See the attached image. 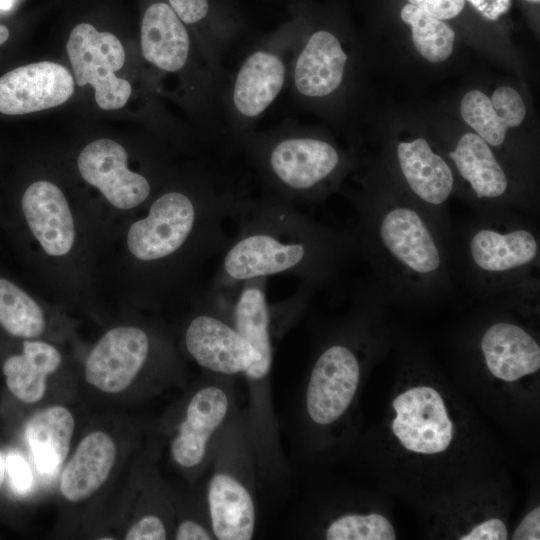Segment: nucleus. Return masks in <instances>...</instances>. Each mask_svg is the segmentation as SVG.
<instances>
[{
  "instance_id": "c9c22d12",
  "label": "nucleus",
  "mask_w": 540,
  "mask_h": 540,
  "mask_svg": "<svg viewBox=\"0 0 540 540\" xmlns=\"http://www.w3.org/2000/svg\"><path fill=\"white\" fill-rule=\"evenodd\" d=\"M5 467L9 472L14 487L20 492H26L32 484V474L25 459L17 454L10 453L6 457Z\"/></svg>"
},
{
  "instance_id": "5701e85b",
  "label": "nucleus",
  "mask_w": 540,
  "mask_h": 540,
  "mask_svg": "<svg viewBox=\"0 0 540 540\" xmlns=\"http://www.w3.org/2000/svg\"><path fill=\"white\" fill-rule=\"evenodd\" d=\"M21 207L27 225L43 251L52 257L67 255L75 242V222L68 201L54 183L40 180L25 190Z\"/></svg>"
},
{
  "instance_id": "79ce46f5",
  "label": "nucleus",
  "mask_w": 540,
  "mask_h": 540,
  "mask_svg": "<svg viewBox=\"0 0 540 540\" xmlns=\"http://www.w3.org/2000/svg\"><path fill=\"white\" fill-rule=\"evenodd\" d=\"M529 1L538 2L539 0H529Z\"/></svg>"
},
{
  "instance_id": "7c9ffc66",
  "label": "nucleus",
  "mask_w": 540,
  "mask_h": 540,
  "mask_svg": "<svg viewBox=\"0 0 540 540\" xmlns=\"http://www.w3.org/2000/svg\"><path fill=\"white\" fill-rule=\"evenodd\" d=\"M460 112L463 120L491 147H500L505 142L508 129L485 93L478 90L467 92L461 101Z\"/></svg>"
},
{
  "instance_id": "ddd939ff",
  "label": "nucleus",
  "mask_w": 540,
  "mask_h": 540,
  "mask_svg": "<svg viewBox=\"0 0 540 540\" xmlns=\"http://www.w3.org/2000/svg\"><path fill=\"white\" fill-rule=\"evenodd\" d=\"M475 352L482 372L501 389L525 388L539 378V341L532 329L508 313L483 324L475 337Z\"/></svg>"
},
{
  "instance_id": "f704fd0d",
  "label": "nucleus",
  "mask_w": 540,
  "mask_h": 540,
  "mask_svg": "<svg viewBox=\"0 0 540 540\" xmlns=\"http://www.w3.org/2000/svg\"><path fill=\"white\" fill-rule=\"evenodd\" d=\"M410 4L441 19L458 16L465 6V0H408Z\"/></svg>"
},
{
  "instance_id": "a211bd4d",
  "label": "nucleus",
  "mask_w": 540,
  "mask_h": 540,
  "mask_svg": "<svg viewBox=\"0 0 540 540\" xmlns=\"http://www.w3.org/2000/svg\"><path fill=\"white\" fill-rule=\"evenodd\" d=\"M77 166L83 180L97 188L115 208H136L152 194L150 179L128 168L127 152L114 140L98 139L86 145Z\"/></svg>"
},
{
  "instance_id": "393cba45",
  "label": "nucleus",
  "mask_w": 540,
  "mask_h": 540,
  "mask_svg": "<svg viewBox=\"0 0 540 540\" xmlns=\"http://www.w3.org/2000/svg\"><path fill=\"white\" fill-rule=\"evenodd\" d=\"M116 456L117 445L110 434L102 430L86 434L61 470V495L70 503L92 497L107 481Z\"/></svg>"
},
{
  "instance_id": "a19ab883",
  "label": "nucleus",
  "mask_w": 540,
  "mask_h": 540,
  "mask_svg": "<svg viewBox=\"0 0 540 540\" xmlns=\"http://www.w3.org/2000/svg\"><path fill=\"white\" fill-rule=\"evenodd\" d=\"M13 0H0V9L9 10L12 6Z\"/></svg>"
},
{
  "instance_id": "2eb2a0df",
  "label": "nucleus",
  "mask_w": 540,
  "mask_h": 540,
  "mask_svg": "<svg viewBox=\"0 0 540 540\" xmlns=\"http://www.w3.org/2000/svg\"><path fill=\"white\" fill-rule=\"evenodd\" d=\"M153 333L136 325L108 330L88 354L85 380L96 390L118 394L127 390L152 364L155 356L169 353Z\"/></svg>"
},
{
  "instance_id": "412c9836",
  "label": "nucleus",
  "mask_w": 540,
  "mask_h": 540,
  "mask_svg": "<svg viewBox=\"0 0 540 540\" xmlns=\"http://www.w3.org/2000/svg\"><path fill=\"white\" fill-rule=\"evenodd\" d=\"M75 80L64 66L41 61L0 77V113L22 115L56 107L74 93Z\"/></svg>"
},
{
  "instance_id": "9d476101",
  "label": "nucleus",
  "mask_w": 540,
  "mask_h": 540,
  "mask_svg": "<svg viewBox=\"0 0 540 540\" xmlns=\"http://www.w3.org/2000/svg\"><path fill=\"white\" fill-rule=\"evenodd\" d=\"M240 412L235 377L204 372L187 393L171 422L168 450L190 482L207 472L221 436Z\"/></svg>"
},
{
  "instance_id": "9b49d317",
  "label": "nucleus",
  "mask_w": 540,
  "mask_h": 540,
  "mask_svg": "<svg viewBox=\"0 0 540 540\" xmlns=\"http://www.w3.org/2000/svg\"><path fill=\"white\" fill-rule=\"evenodd\" d=\"M140 45L148 63L166 74L181 76L186 73L221 112V98L228 75L210 64L192 32L166 0L154 1L145 9Z\"/></svg>"
},
{
  "instance_id": "6ab92c4d",
  "label": "nucleus",
  "mask_w": 540,
  "mask_h": 540,
  "mask_svg": "<svg viewBox=\"0 0 540 540\" xmlns=\"http://www.w3.org/2000/svg\"><path fill=\"white\" fill-rule=\"evenodd\" d=\"M396 158L413 201L452 233L445 206L454 191L455 177L448 162L424 138L399 142Z\"/></svg>"
},
{
  "instance_id": "dca6fc26",
  "label": "nucleus",
  "mask_w": 540,
  "mask_h": 540,
  "mask_svg": "<svg viewBox=\"0 0 540 540\" xmlns=\"http://www.w3.org/2000/svg\"><path fill=\"white\" fill-rule=\"evenodd\" d=\"M66 49L76 84H90L101 109L115 110L127 103L132 87L129 81L115 74L124 65L125 50L114 34L81 23L71 31Z\"/></svg>"
},
{
  "instance_id": "39448f33",
  "label": "nucleus",
  "mask_w": 540,
  "mask_h": 540,
  "mask_svg": "<svg viewBox=\"0 0 540 540\" xmlns=\"http://www.w3.org/2000/svg\"><path fill=\"white\" fill-rule=\"evenodd\" d=\"M356 296L349 317L318 341L302 385L298 435L307 458L319 456L341 439L380 344L378 318L384 298L376 288Z\"/></svg>"
},
{
  "instance_id": "a878e982",
  "label": "nucleus",
  "mask_w": 540,
  "mask_h": 540,
  "mask_svg": "<svg viewBox=\"0 0 540 540\" xmlns=\"http://www.w3.org/2000/svg\"><path fill=\"white\" fill-rule=\"evenodd\" d=\"M61 362V353L52 344L26 339L20 354L5 359L2 371L11 394L23 403L33 404L44 397L48 379Z\"/></svg>"
},
{
  "instance_id": "4c0bfd02",
  "label": "nucleus",
  "mask_w": 540,
  "mask_h": 540,
  "mask_svg": "<svg viewBox=\"0 0 540 540\" xmlns=\"http://www.w3.org/2000/svg\"><path fill=\"white\" fill-rule=\"evenodd\" d=\"M486 20L496 21L506 14L512 5V0H467Z\"/></svg>"
},
{
  "instance_id": "4be33fe9",
  "label": "nucleus",
  "mask_w": 540,
  "mask_h": 540,
  "mask_svg": "<svg viewBox=\"0 0 540 540\" xmlns=\"http://www.w3.org/2000/svg\"><path fill=\"white\" fill-rule=\"evenodd\" d=\"M192 32L210 64L228 75L223 58L244 29L233 0H166Z\"/></svg>"
},
{
  "instance_id": "7ed1b4c3",
  "label": "nucleus",
  "mask_w": 540,
  "mask_h": 540,
  "mask_svg": "<svg viewBox=\"0 0 540 540\" xmlns=\"http://www.w3.org/2000/svg\"><path fill=\"white\" fill-rule=\"evenodd\" d=\"M248 197L214 171H200L151 202L147 215L130 225L126 244L130 255L151 269L157 293L226 250L233 238L226 222L238 216Z\"/></svg>"
},
{
  "instance_id": "bb28decb",
  "label": "nucleus",
  "mask_w": 540,
  "mask_h": 540,
  "mask_svg": "<svg viewBox=\"0 0 540 540\" xmlns=\"http://www.w3.org/2000/svg\"><path fill=\"white\" fill-rule=\"evenodd\" d=\"M75 430L71 411L52 405L37 411L26 424L25 435L37 470L52 475L64 464Z\"/></svg>"
},
{
  "instance_id": "0eeeda50",
  "label": "nucleus",
  "mask_w": 540,
  "mask_h": 540,
  "mask_svg": "<svg viewBox=\"0 0 540 540\" xmlns=\"http://www.w3.org/2000/svg\"><path fill=\"white\" fill-rule=\"evenodd\" d=\"M288 13V19L259 38L228 74L221 112L233 144L256 129V123L288 86L292 58L306 28L298 0L288 1Z\"/></svg>"
},
{
  "instance_id": "cd10ccee",
  "label": "nucleus",
  "mask_w": 540,
  "mask_h": 540,
  "mask_svg": "<svg viewBox=\"0 0 540 540\" xmlns=\"http://www.w3.org/2000/svg\"><path fill=\"white\" fill-rule=\"evenodd\" d=\"M445 515L447 535L459 540H506L509 538L507 516L502 499L493 493L461 499ZM452 499V498H451Z\"/></svg>"
},
{
  "instance_id": "f257e3e1",
  "label": "nucleus",
  "mask_w": 540,
  "mask_h": 540,
  "mask_svg": "<svg viewBox=\"0 0 540 540\" xmlns=\"http://www.w3.org/2000/svg\"><path fill=\"white\" fill-rule=\"evenodd\" d=\"M459 400L421 352L405 355L384 425V463L440 503L463 491L464 468L480 452V433Z\"/></svg>"
},
{
  "instance_id": "6e6552de",
  "label": "nucleus",
  "mask_w": 540,
  "mask_h": 540,
  "mask_svg": "<svg viewBox=\"0 0 540 540\" xmlns=\"http://www.w3.org/2000/svg\"><path fill=\"white\" fill-rule=\"evenodd\" d=\"M524 212H477L463 238V258L474 287L487 296L512 293L534 279L540 257L538 231Z\"/></svg>"
},
{
  "instance_id": "ea45409f",
  "label": "nucleus",
  "mask_w": 540,
  "mask_h": 540,
  "mask_svg": "<svg viewBox=\"0 0 540 540\" xmlns=\"http://www.w3.org/2000/svg\"><path fill=\"white\" fill-rule=\"evenodd\" d=\"M9 30L6 26L0 24V45L7 41Z\"/></svg>"
},
{
  "instance_id": "b1692460",
  "label": "nucleus",
  "mask_w": 540,
  "mask_h": 540,
  "mask_svg": "<svg viewBox=\"0 0 540 540\" xmlns=\"http://www.w3.org/2000/svg\"><path fill=\"white\" fill-rule=\"evenodd\" d=\"M448 157L476 201L491 206L489 210H512L516 203L510 195L507 173L491 146L479 135L473 132L462 135Z\"/></svg>"
},
{
  "instance_id": "72a5a7b5",
  "label": "nucleus",
  "mask_w": 540,
  "mask_h": 540,
  "mask_svg": "<svg viewBox=\"0 0 540 540\" xmlns=\"http://www.w3.org/2000/svg\"><path fill=\"white\" fill-rule=\"evenodd\" d=\"M176 540H216L211 525L197 520L179 518L172 529Z\"/></svg>"
},
{
  "instance_id": "2f4dec72",
  "label": "nucleus",
  "mask_w": 540,
  "mask_h": 540,
  "mask_svg": "<svg viewBox=\"0 0 540 540\" xmlns=\"http://www.w3.org/2000/svg\"><path fill=\"white\" fill-rule=\"evenodd\" d=\"M490 100L498 118L507 129L519 126L524 120L526 106L514 88L500 86Z\"/></svg>"
},
{
  "instance_id": "4468645a",
  "label": "nucleus",
  "mask_w": 540,
  "mask_h": 540,
  "mask_svg": "<svg viewBox=\"0 0 540 540\" xmlns=\"http://www.w3.org/2000/svg\"><path fill=\"white\" fill-rule=\"evenodd\" d=\"M306 28L294 53L287 88L294 103L313 107L343 87L349 55L337 33L311 23L303 3Z\"/></svg>"
},
{
  "instance_id": "1a4fd4ad",
  "label": "nucleus",
  "mask_w": 540,
  "mask_h": 540,
  "mask_svg": "<svg viewBox=\"0 0 540 540\" xmlns=\"http://www.w3.org/2000/svg\"><path fill=\"white\" fill-rule=\"evenodd\" d=\"M207 472L203 494L215 539H252L260 486L242 410L221 436Z\"/></svg>"
},
{
  "instance_id": "f03ea898",
  "label": "nucleus",
  "mask_w": 540,
  "mask_h": 540,
  "mask_svg": "<svg viewBox=\"0 0 540 540\" xmlns=\"http://www.w3.org/2000/svg\"><path fill=\"white\" fill-rule=\"evenodd\" d=\"M238 219L211 286L228 296L245 280L283 274L300 280L294 296L308 304L357 250L354 233L319 223L267 194L249 197Z\"/></svg>"
},
{
  "instance_id": "f8f14e48",
  "label": "nucleus",
  "mask_w": 540,
  "mask_h": 540,
  "mask_svg": "<svg viewBox=\"0 0 540 540\" xmlns=\"http://www.w3.org/2000/svg\"><path fill=\"white\" fill-rule=\"evenodd\" d=\"M232 301L210 288L186 323L183 342L188 355L204 372L236 377L256 358L232 322Z\"/></svg>"
},
{
  "instance_id": "c85d7f7f",
  "label": "nucleus",
  "mask_w": 540,
  "mask_h": 540,
  "mask_svg": "<svg viewBox=\"0 0 540 540\" xmlns=\"http://www.w3.org/2000/svg\"><path fill=\"white\" fill-rule=\"evenodd\" d=\"M45 325L40 305L19 286L0 278V326L14 337L34 339Z\"/></svg>"
},
{
  "instance_id": "aec40b11",
  "label": "nucleus",
  "mask_w": 540,
  "mask_h": 540,
  "mask_svg": "<svg viewBox=\"0 0 540 540\" xmlns=\"http://www.w3.org/2000/svg\"><path fill=\"white\" fill-rule=\"evenodd\" d=\"M305 506L298 528L303 536L326 540L397 539L391 519L382 510L361 500L340 499L321 507Z\"/></svg>"
},
{
  "instance_id": "e433bc0d",
  "label": "nucleus",
  "mask_w": 540,
  "mask_h": 540,
  "mask_svg": "<svg viewBox=\"0 0 540 540\" xmlns=\"http://www.w3.org/2000/svg\"><path fill=\"white\" fill-rule=\"evenodd\" d=\"M512 540H539L540 539V508L532 507L509 535Z\"/></svg>"
},
{
  "instance_id": "c756f323",
  "label": "nucleus",
  "mask_w": 540,
  "mask_h": 540,
  "mask_svg": "<svg viewBox=\"0 0 540 540\" xmlns=\"http://www.w3.org/2000/svg\"><path fill=\"white\" fill-rule=\"evenodd\" d=\"M400 15L411 26L414 46L426 60L439 63L452 54L455 32L443 20L412 4H406Z\"/></svg>"
},
{
  "instance_id": "473e14b6",
  "label": "nucleus",
  "mask_w": 540,
  "mask_h": 540,
  "mask_svg": "<svg viewBox=\"0 0 540 540\" xmlns=\"http://www.w3.org/2000/svg\"><path fill=\"white\" fill-rule=\"evenodd\" d=\"M172 535L169 522L157 514H142L127 529L125 540H164Z\"/></svg>"
},
{
  "instance_id": "f3484780",
  "label": "nucleus",
  "mask_w": 540,
  "mask_h": 540,
  "mask_svg": "<svg viewBox=\"0 0 540 540\" xmlns=\"http://www.w3.org/2000/svg\"><path fill=\"white\" fill-rule=\"evenodd\" d=\"M267 278L241 282L233 296L232 322L239 334L250 344L256 358L241 375L247 396L254 402L271 399L273 342L271 306L266 298Z\"/></svg>"
},
{
  "instance_id": "423d86ee",
  "label": "nucleus",
  "mask_w": 540,
  "mask_h": 540,
  "mask_svg": "<svg viewBox=\"0 0 540 540\" xmlns=\"http://www.w3.org/2000/svg\"><path fill=\"white\" fill-rule=\"evenodd\" d=\"M234 145L257 171L265 194L295 206L328 195L347 166L334 143L292 120L254 129Z\"/></svg>"
},
{
  "instance_id": "20e7f679",
  "label": "nucleus",
  "mask_w": 540,
  "mask_h": 540,
  "mask_svg": "<svg viewBox=\"0 0 540 540\" xmlns=\"http://www.w3.org/2000/svg\"><path fill=\"white\" fill-rule=\"evenodd\" d=\"M356 205L357 250L372 267L383 298L417 304L448 294L452 233L410 200L364 196Z\"/></svg>"
},
{
  "instance_id": "58836bf2",
  "label": "nucleus",
  "mask_w": 540,
  "mask_h": 540,
  "mask_svg": "<svg viewBox=\"0 0 540 540\" xmlns=\"http://www.w3.org/2000/svg\"><path fill=\"white\" fill-rule=\"evenodd\" d=\"M5 470H6L5 460H4L3 454H2V452L0 450V488L2 487L3 482H4Z\"/></svg>"
}]
</instances>
